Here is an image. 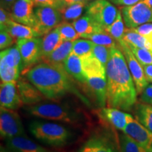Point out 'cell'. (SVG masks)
I'll use <instances>...</instances> for the list:
<instances>
[{
	"instance_id": "2e32d148",
	"label": "cell",
	"mask_w": 152,
	"mask_h": 152,
	"mask_svg": "<svg viewBox=\"0 0 152 152\" xmlns=\"http://www.w3.org/2000/svg\"><path fill=\"white\" fill-rule=\"evenodd\" d=\"M6 144L11 152H53L32 141L25 135L7 139Z\"/></svg>"
},
{
	"instance_id": "d4e9b609",
	"label": "cell",
	"mask_w": 152,
	"mask_h": 152,
	"mask_svg": "<svg viewBox=\"0 0 152 152\" xmlns=\"http://www.w3.org/2000/svg\"><path fill=\"white\" fill-rule=\"evenodd\" d=\"M78 152H116L113 146L105 139L94 137L88 140Z\"/></svg>"
},
{
	"instance_id": "277c9868",
	"label": "cell",
	"mask_w": 152,
	"mask_h": 152,
	"mask_svg": "<svg viewBox=\"0 0 152 152\" xmlns=\"http://www.w3.org/2000/svg\"><path fill=\"white\" fill-rule=\"evenodd\" d=\"M30 115L51 121L75 123L80 121V115L67 106L56 103H38L25 108Z\"/></svg>"
},
{
	"instance_id": "7a4b0ae2",
	"label": "cell",
	"mask_w": 152,
	"mask_h": 152,
	"mask_svg": "<svg viewBox=\"0 0 152 152\" xmlns=\"http://www.w3.org/2000/svg\"><path fill=\"white\" fill-rule=\"evenodd\" d=\"M64 68V64L43 62L28 70L26 77L35 85L45 97L58 100L68 93H74L85 100L77 92Z\"/></svg>"
},
{
	"instance_id": "83f0119b",
	"label": "cell",
	"mask_w": 152,
	"mask_h": 152,
	"mask_svg": "<svg viewBox=\"0 0 152 152\" xmlns=\"http://www.w3.org/2000/svg\"><path fill=\"white\" fill-rule=\"evenodd\" d=\"M87 3H75L73 4L65 5L59 11L61 14L63 20H75L81 16L86 8Z\"/></svg>"
},
{
	"instance_id": "44dd1931",
	"label": "cell",
	"mask_w": 152,
	"mask_h": 152,
	"mask_svg": "<svg viewBox=\"0 0 152 152\" xmlns=\"http://www.w3.org/2000/svg\"><path fill=\"white\" fill-rule=\"evenodd\" d=\"M6 29L10 33V35L15 39H30V38L39 37L40 35L35 29L26 25L19 23L11 20L7 25Z\"/></svg>"
},
{
	"instance_id": "3957f363",
	"label": "cell",
	"mask_w": 152,
	"mask_h": 152,
	"mask_svg": "<svg viewBox=\"0 0 152 152\" xmlns=\"http://www.w3.org/2000/svg\"><path fill=\"white\" fill-rule=\"evenodd\" d=\"M29 129L36 139L54 147L64 146L71 137V133L67 128L54 123L33 121L30 123Z\"/></svg>"
},
{
	"instance_id": "74e56055",
	"label": "cell",
	"mask_w": 152,
	"mask_h": 152,
	"mask_svg": "<svg viewBox=\"0 0 152 152\" xmlns=\"http://www.w3.org/2000/svg\"><path fill=\"white\" fill-rule=\"evenodd\" d=\"M12 20L13 18L11 12L1 7L0 8V29H6L7 25Z\"/></svg>"
},
{
	"instance_id": "8d00e7d4",
	"label": "cell",
	"mask_w": 152,
	"mask_h": 152,
	"mask_svg": "<svg viewBox=\"0 0 152 152\" xmlns=\"http://www.w3.org/2000/svg\"><path fill=\"white\" fill-rule=\"evenodd\" d=\"M14 38L7 29H0V49L1 50L8 48L14 43Z\"/></svg>"
},
{
	"instance_id": "5b68a950",
	"label": "cell",
	"mask_w": 152,
	"mask_h": 152,
	"mask_svg": "<svg viewBox=\"0 0 152 152\" xmlns=\"http://www.w3.org/2000/svg\"><path fill=\"white\" fill-rule=\"evenodd\" d=\"M22 58L18 47L6 49L0 53V77L2 83L16 82L18 80Z\"/></svg>"
},
{
	"instance_id": "f1b7e54d",
	"label": "cell",
	"mask_w": 152,
	"mask_h": 152,
	"mask_svg": "<svg viewBox=\"0 0 152 152\" xmlns=\"http://www.w3.org/2000/svg\"><path fill=\"white\" fill-rule=\"evenodd\" d=\"M119 144L121 152H151L124 132L120 134Z\"/></svg>"
},
{
	"instance_id": "8fae6325",
	"label": "cell",
	"mask_w": 152,
	"mask_h": 152,
	"mask_svg": "<svg viewBox=\"0 0 152 152\" xmlns=\"http://www.w3.org/2000/svg\"><path fill=\"white\" fill-rule=\"evenodd\" d=\"M16 46L21 55L24 68L33 66L42 58V39L39 37L17 39Z\"/></svg>"
},
{
	"instance_id": "9c48e42d",
	"label": "cell",
	"mask_w": 152,
	"mask_h": 152,
	"mask_svg": "<svg viewBox=\"0 0 152 152\" xmlns=\"http://www.w3.org/2000/svg\"><path fill=\"white\" fill-rule=\"evenodd\" d=\"M35 14L37 26L35 29L41 36L56 28L63 21L60 11L49 7H35Z\"/></svg>"
},
{
	"instance_id": "cb8c5ba5",
	"label": "cell",
	"mask_w": 152,
	"mask_h": 152,
	"mask_svg": "<svg viewBox=\"0 0 152 152\" xmlns=\"http://www.w3.org/2000/svg\"><path fill=\"white\" fill-rule=\"evenodd\" d=\"M81 58L85 77L93 75L106 76L105 66L94 55L91 54Z\"/></svg>"
},
{
	"instance_id": "484cf974",
	"label": "cell",
	"mask_w": 152,
	"mask_h": 152,
	"mask_svg": "<svg viewBox=\"0 0 152 152\" xmlns=\"http://www.w3.org/2000/svg\"><path fill=\"white\" fill-rule=\"evenodd\" d=\"M134 116L137 121L152 132V105L146 103L136 104Z\"/></svg>"
},
{
	"instance_id": "d590c367",
	"label": "cell",
	"mask_w": 152,
	"mask_h": 152,
	"mask_svg": "<svg viewBox=\"0 0 152 152\" xmlns=\"http://www.w3.org/2000/svg\"><path fill=\"white\" fill-rule=\"evenodd\" d=\"M35 7H49L59 11L66 5L64 0H33Z\"/></svg>"
},
{
	"instance_id": "f6af8a7d",
	"label": "cell",
	"mask_w": 152,
	"mask_h": 152,
	"mask_svg": "<svg viewBox=\"0 0 152 152\" xmlns=\"http://www.w3.org/2000/svg\"><path fill=\"white\" fill-rule=\"evenodd\" d=\"M144 2L149 6V7H151L152 9V0H143Z\"/></svg>"
},
{
	"instance_id": "e575fe53",
	"label": "cell",
	"mask_w": 152,
	"mask_h": 152,
	"mask_svg": "<svg viewBox=\"0 0 152 152\" xmlns=\"http://www.w3.org/2000/svg\"><path fill=\"white\" fill-rule=\"evenodd\" d=\"M111 48L102 45H95L93 47L92 54L96 57L104 66H106L111 56Z\"/></svg>"
},
{
	"instance_id": "ac0fdd59",
	"label": "cell",
	"mask_w": 152,
	"mask_h": 152,
	"mask_svg": "<svg viewBox=\"0 0 152 152\" xmlns=\"http://www.w3.org/2000/svg\"><path fill=\"white\" fill-rule=\"evenodd\" d=\"M100 115L115 128L122 131L132 117L130 114L125 113L122 110L111 107L102 108Z\"/></svg>"
},
{
	"instance_id": "4dcf8cb0",
	"label": "cell",
	"mask_w": 152,
	"mask_h": 152,
	"mask_svg": "<svg viewBox=\"0 0 152 152\" xmlns=\"http://www.w3.org/2000/svg\"><path fill=\"white\" fill-rule=\"evenodd\" d=\"M94 43L89 39H76L73 42V47L72 53L80 58L90 56L92 54V49Z\"/></svg>"
},
{
	"instance_id": "7dc6e473",
	"label": "cell",
	"mask_w": 152,
	"mask_h": 152,
	"mask_svg": "<svg viewBox=\"0 0 152 152\" xmlns=\"http://www.w3.org/2000/svg\"><path fill=\"white\" fill-rule=\"evenodd\" d=\"M0 152H9L8 150H7L4 147L1 146V149H0Z\"/></svg>"
},
{
	"instance_id": "d6986e66",
	"label": "cell",
	"mask_w": 152,
	"mask_h": 152,
	"mask_svg": "<svg viewBox=\"0 0 152 152\" xmlns=\"http://www.w3.org/2000/svg\"><path fill=\"white\" fill-rule=\"evenodd\" d=\"M72 24L80 37L83 38H85L88 35L105 30L87 14L82 17H80L77 20H73Z\"/></svg>"
},
{
	"instance_id": "f35d334b",
	"label": "cell",
	"mask_w": 152,
	"mask_h": 152,
	"mask_svg": "<svg viewBox=\"0 0 152 152\" xmlns=\"http://www.w3.org/2000/svg\"><path fill=\"white\" fill-rule=\"evenodd\" d=\"M140 94V99L142 102L152 105V84L148 85Z\"/></svg>"
},
{
	"instance_id": "52a82bcc",
	"label": "cell",
	"mask_w": 152,
	"mask_h": 152,
	"mask_svg": "<svg viewBox=\"0 0 152 152\" xmlns=\"http://www.w3.org/2000/svg\"><path fill=\"white\" fill-rule=\"evenodd\" d=\"M125 25L133 29L147 23H152V9L144 1L120 9Z\"/></svg>"
},
{
	"instance_id": "9a60e30c",
	"label": "cell",
	"mask_w": 152,
	"mask_h": 152,
	"mask_svg": "<svg viewBox=\"0 0 152 152\" xmlns=\"http://www.w3.org/2000/svg\"><path fill=\"white\" fill-rule=\"evenodd\" d=\"M17 87L23 104H27L28 106L40 103L45 97L42 93L29 80L19 79L17 80Z\"/></svg>"
},
{
	"instance_id": "5bb4252c",
	"label": "cell",
	"mask_w": 152,
	"mask_h": 152,
	"mask_svg": "<svg viewBox=\"0 0 152 152\" xmlns=\"http://www.w3.org/2000/svg\"><path fill=\"white\" fill-rule=\"evenodd\" d=\"M23 104L19 95L17 82L1 83L0 87V105L5 109H18Z\"/></svg>"
},
{
	"instance_id": "8992f818",
	"label": "cell",
	"mask_w": 152,
	"mask_h": 152,
	"mask_svg": "<svg viewBox=\"0 0 152 152\" xmlns=\"http://www.w3.org/2000/svg\"><path fill=\"white\" fill-rule=\"evenodd\" d=\"M118 10L108 0H94L87 5L86 13L104 30L114 22Z\"/></svg>"
},
{
	"instance_id": "30bf717a",
	"label": "cell",
	"mask_w": 152,
	"mask_h": 152,
	"mask_svg": "<svg viewBox=\"0 0 152 152\" xmlns=\"http://www.w3.org/2000/svg\"><path fill=\"white\" fill-rule=\"evenodd\" d=\"M118 44L120 48L125 56L128 68L135 85L137 94H141L144 88L149 85L148 84L149 83L144 75L143 67L133 54L128 43L125 42L123 39L119 42Z\"/></svg>"
},
{
	"instance_id": "e0dca14e",
	"label": "cell",
	"mask_w": 152,
	"mask_h": 152,
	"mask_svg": "<svg viewBox=\"0 0 152 152\" xmlns=\"http://www.w3.org/2000/svg\"><path fill=\"white\" fill-rule=\"evenodd\" d=\"M86 83L94 93L97 102L104 108L107 102V78L106 76L93 75L86 77Z\"/></svg>"
},
{
	"instance_id": "d6a6232c",
	"label": "cell",
	"mask_w": 152,
	"mask_h": 152,
	"mask_svg": "<svg viewBox=\"0 0 152 152\" xmlns=\"http://www.w3.org/2000/svg\"><path fill=\"white\" fill-rule=\"evenodd\" d=\"M64 41H75L80 36L73 24L67 22H62L56 27Z\"/></svg>"
},
{
	"instance_id": "ee69618b",
	"label": "cell",
	"mask_w": 152,
	"mask_h": 152,
	"mask_svg": "<svg viewBox=\"0 0 152 152\" xmlns=\"http://www.w3.org/2000/svg\"><path fill=\"white\" fill-rule=\"evenodd\" d=\"M91 1V0H64L65 4L66 5L73 4L75 3H88V1Z\"/></svg>"
},
{
	"instance_id": "60d3db41",
	"label": "cell",
	"mask_w": 152,
	"mask_h": 152,
	"mask_svg": "<svg viewBox=\"0 0 152 152\" xmlns=\"http://www.w3.org/2000/svg\"><path fill=\"white\" fill-rule=\"evenodd\" d=\"M111 1L116 5L128 7V6H132L135 4L140 2V1H142V0H111Z\"/></svg>"
},
{
	"instance_id": "1f68e13d",
	"label": "cell",
	"mask_w": 152,
	"mask_h": 152,
	"mask_svg": "<svg viewBox=\"0 0 152 152\" xmlns=\"http://www.w3.org/2000/svg\"><path fill=\"white\" fill-rule=\"evenodd\" d=\"M85 39H90V40L93 42L95 45H102V46L110 47V48L117 47L115 39L109 33H106L105 30L88 35Z\"/></svg>"
},
{
	"instance_id": "603a6c76",
	"label": "cell",
	"mask_w": 152,
	"mask_h": 152,
	"mask_svg": "<svg viewBox=\"0 0 152 152\" xmlns=\"http://www.w3.org/2000/svg\"><path fill=\"white\" fill-rule=\"evenodd\" d=\"M73 42L64 41L58 48L42 60H44L45 62L53 64H64V62L72 53Z\"/></svg>"
},
{
	"instance_id": "4316f807",
	"label": "cell",
	"mask_w": 152,
	"mask_h": 152,
	"mask_svg": "<svg viewBox=\"0 0 152 152\" xmlns=\"http://www.w3.org/2000/svg\"><path fill=\"white\" fill-rule=\"evenodd\" d=\"M123 40L128 45L132 46L151 50V46L148 38L146 36H143L137 33L134 29H130V28L125 29Z\"/></svg>"
},
{
	"instance_id": "7c38bea8",
	"label": "cell",
	"mask_w": 152,
	"mask_h": 152,
	"mask_svg": "<svg viewBox=\"0 0 152 152\" xmlns=\"http://www.w3.org/2000/svg\"><path fill=\"white\" fill-rule=\"evenodd\" d=\"M35 7L33 0H16L11 11L13 20L35 29L37 26Z\"/></svg>"
},
{
	"instance_id": "ffe728a7",
	"label": "cell",
	"mask_w": 152,
	"mask_h": 152,
	"mask_svg": "<svg viewBox=\"0 0 152 152\" xmlns=\"http://www.w3.org/2000/svg\"><path fill=\"white\" fill-rule=\"evenodd\" d=\"M64 66L66 72L77 82L80 83H86V77L83 70L80 57L71 53L64 62Z\"/></svg>"
},
{
	"instance_id": "f546056e",
	"label": "cell",
	"mask_w": 152,
	"mask_h": 152,
	"mask_svg": "<svg viewBox=\"0 0 152 152\" xmlns=\"http://www.w3.org/2000/svg\"><path fill=\"white\" fill-rule=\"evenodd\" d=\"M125 23L123 20L121 10H118L117 18L111 26L106 28L105 31L108 33L118 42L123 39L125 33Z\"/></svg>"
},
{
	"instance_id": "836d02e7",
	"label": "cell",
	"mask_w": 152,
	"mask_h": 152,
	"mask_svg": "<svg viewBox=\"0 0 152 152\" xmlns=\"http://www.w3.org/2000/svg\"><path fill=\"white\" fill-rule=\"evenodd\" d=\"M133 54L136 57L138 61L143 65H152V50L147 49H142L128 45Z\"/></svg>"
},
{
	"instance_id": "ab89813d",
	"label": "cell",
	"mask_w": 152,
	"mask_h": 152,
	"mask_svg": "<svg viewBox=\"0 0 152 152\" xmlns=\"http://www.w3.org/2000/svg\"><path fill=\"white\" fill-rule=\"evenodd\" d=\"M133 29L140 35L147 37L152 33V23H147L141 25L137 28H133Z\"/></svg>"
},
{
	"instance_id": "b9f144b4",
	"label": "cell",
	"mask_w": 152,
	"mask_h": 152,
	"mask_svg": "<svg viewBox=\"0 0 152 152\" xmlns=\"http://www.w3.org/2000/svg\"><path fill=\"white\" fill-rule=\"evenodd\" d=\"M142 67L144 69V75L148 83H152V65H143Z\"/></svg>"
},
{
	"instance_id": "ba28073f",
	"label": "cell",
	"mask_w": 152,
	"mask_h": 152,
	"mask_svg": "<svg viewBox=\"0 0 152 152\" xmlns=\"http://www.w3.org/2000/svg\"><path fill=\"white\" fill-rule=\"evenodd\" d=\"M0 134L1 138L11 139L25 135L23 125L19 115L14 110L1 107Z\"/></svg>"
},
{
	"instance_id": "7bdbcfd3",
	"label": "cell",
	"mask_w": 152,
	"mask_h": 152,
	"mask_svg": "<svg viewBox=\"0 0 152 152\" xmlns=\"http://www.w3.org/2000/svg\"><path fill=\"white\" fill-rule=\"evenodd\" d=\"M16 1V0H0L1 7L11 12L13 6H14Z\"/></svg>"
},
{
	"instance_id": "bcb514c9",
	"label": "cell",
	"mask_w": 152,
	"mask_h": 152,
	"mask_svg": "<svg viewBox=\"0 0 152 152\" xmlns=\"http://www.w3.org/2000/svg\"><path fill=\"white\" fill-rule=\"evenodd\" d=\"M147 37L148 38V39H149L150 45H151V50H152V33L150 34L149 35L147 36Z\"/></svg>"
},
{
	"instance_id": "7402d4cb",
	"label": "cell",
	"mask_w": 152,
	"mask_h": 152,
	"mask_svg": "<svg viewBox=\"0 0 152 152\" xmlns=\"http://www.w3.org/2000/svg\"><path fill=\"white\" fill-rule=\"evenodd\" d=\"M64 39H62L57 28H54L42 39V58L49 56L55 49L61 45Z\"/></svg>"
},
{
	"instance_id": "4fadbf2b",
	"label": "cell",
	"mask_w": 152,
	"mask_h": 152,
	"mask_svg": "<svg viewBox=\"0 0 152 152\" xmlns=\"http://www.w3.org/2000/svg\"><path fill=\"white\" fill-rule=\"evenodd\" d=\"M123 132L152 152V132L133 118L132 116L129 120Z\"/></svg>"
},
{
	"instance_id": "6da1fadb",
	"label": "cell",
	"mask_w": 152,
	"mask_h": 152,
	"mask_svg": "<svg viewBox=\"0 0 152 152\" xmlns=\"http://www.w3.org/2000/svg\"><path fill=\"white\" fill-rule=\"evenodd\" d=\"M109 107L130 111L137 104V92L125 56L120 47L111 48L105 66Z\"/></svg>"
}]
</instances>
